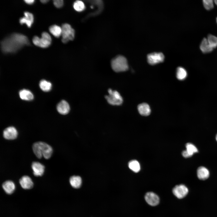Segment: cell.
Returning <instances> with one entry per match:
<instances>
[{"instance_id": "33", "label": "cell", "mask_w": 217, "mask_h": 217, "mask_svg": "<svg viewBox=\"0 0 217 217\" xmlns=\"http://www.w3.org/2000/svg\"><path fill=\"white\" fill-rule=\"evenodd\" d=\"M215 138H216V141H217V134L216 135Z\"/></svg>"}, {"instance_id": "7", "label": "cell", "mask_w": 217, "mask_h": 217, "mask_svg": "<svg viewBox=\"0 0 217 217\" xmlns=\"http://www.w3.org/2000/svg\"><path fill=\"white\" fill-rule=\"evenodd\" d=\"M148 62L150 64L154 65L162 62L164 59V56L162 52H154L147 55Z\"/></svg>"}, {"instance_id": "11", "label": "cell", "mask_w": 217, "mask_h": 217, "mask_svg": "<svg viewBox=\"0 0 217 217\" xmlns=\"http://www.w3.org/2000/svg\"><path fill=\"white\" fill-rule=\"evenodd\" d=\"M24 16L19 19L20 24L22 25L25 24L28 28L31 27L34 21V17L31 13L27 11L24 13Z\"/></svg>"}, {"instance_id": "9", "label": "cell", "mask_w": 217, "mask_h": 217, "mask_svg": "<svg viewBox=\"0 0 217 217\" xmlns=\"http://www.w3.org/2000/svg\"><path fill=\"white\" fill-rule=\"evenodd\" d=\"M17 136V132L14 127L10 126L7 127L3 131L4 137L7 140H14Z\"/></svg>"}, {"instance_id": "26", "label": "cell", "mask_w": 217, "mask_h": 217, "mask_svg": "<svg viewBox=\"0 0 217 217\" xmlns=\"http://www.w3.org/2000/svg\"><path fill=\"white\" fill-rule=\"evenodd\" d=\"M73 7L76 11L78 12L82 11L85 8V6L83 2L79 0L77 1L74 3Z\"/></svg>"}, {"instance_id": "28", "label": "cell", "mask_w": 217, "mask_h": 217, "mask_svg": "<svg viewBox=\"0 0 217 217\" xmlns=\"http://www.w3.org/2000/svg\"><path fill=\"white\" fill-rule=\"evenodd\" d=\"M203 4L204 8L207 10H211L214 7L213 1L212 0H203Z\"/></svg>"}, {"instance_id": "31", "label": "cell", "mask_w": 217, "mask_h": 217, "mask_svg": "<svg viewBox=\"0 0 217 217\" xmlns=\"http://www.w3.org/2000/svg\"><path fill=\"white\" fill-rule=\"evenodd\" d=\"M40 2L43 3H46L49 2V0H41L40 1Z\"/></svg>"}, {"instance_id": "14", "label": "cell", "mask_w": 217, "mask_h": 217, "mask_svg": "<svg viewBox=\"0 0 217 217\" xmlns=\"http://www.w3.org/2000/svg\"><path fill=\"white\" fill-rule=\"evenodd\" d=\"M58 112L60 114L65 115L68 113L70 107L68 102L64 100L60 101L57 106Z\"/></svg>"}, {"instance_id": "21", "label": "cell", "mask_w": 217, "mask_h": 217, "mask_svg": "<svg viewBox=\"0 0 217 217\" xmlns=\"http://www.w3.org/2000/svg\"><path fill=\"white\" fill-rule=\"evenodd\" d=\"M49 29L50 32L55 37L58 38L61 35V27L56 25H51Z\"/></svg>"}, {"instance_id": "5", "label": "cell", "mask_w": 217, "mask_h": 217, "mask_svg": "<svg viewBox=\"0 0 217 217\" xmlns=\"http://www.w3.org/2000/svg\"><path fill=\"white\" fill-rule=\"evenodd\" d=\"M62 29V42L66 43L69 40H73L74 37L75 31L71 25L68 24H64L61 27Z\"/></svg>"}, {"instance_id": "25", "label": "cell", "mask_w": 217, "mask_h": 217, "mask_svg": "<svg viewBox=\"0 0 217 217\" xmlns=\"http://www.w3.org/2000/svg\"><path fill=\"white\" fill-rule=\"evenodd\" d=\"M187 76V72L184 68L181 67H179L177 68L176 77L178 80H183L186 78Z\"/></svg>"}, {"instance_id": "19", "label": "cell", "mask_w": 217, "mask_h": 217, "mask_svg": "<svg viewBox=\"0 0 217 217\" xmlns=\"http://www.w3.org/2000/svg\"><path fill=\"white\" fill-rule=\"evenodd\" d=\"M19 95L20 98L24 100L30 101L33 99L34 97L33 93L30 91L26 89L20 90Z\"/></svg>"}, {"instance_id": "17", "label": "cell", "mask_w": 217, "mask_h": 217, "mask_svg": "<svg viewBox=\"0 0 217 217\" xmlns=\"http://www.w3.org/2000/svg\"><path fill=\"white\" fill-rule=\"evenodd\" d=\"M197 175L200 179L205 180L209 177V172L208 170L206 167L200 166L199 167L197 170Z\"/></svg>"}, {"instance_id": "20", "label": "cell", "mask_w": 217, "mask_h": 217, "mask_svg": "<svg viewBox=\"0 0 217 217\" xmlns=\"http://www.w3.org/2000/svg\"><path fill=\"white\" fill-rule=\"evenodd\" d=\"M200 48L202 52L204 53L210 52L213 49L210 46L207 39L206 38H204L202 41Z\"/></svg>"}, {"instance_id": "30", "label": "cell", "mask_w": 217, "mask_h": 217, "mask_svg": "<svg viewBox=\"0 0 217 217\" xmlns=\"http://www.w3.org/2000/svg\"><path fill=\"white\" fill-rule=\"evenodd\" d=\"M24 1L26 3L29 5H31L33 4L34 3L35 1L34 0H25Z\"/></svg>"}, {"instance_id": "32", "label": "cell", "mask_w": 217, "mask_h": 217, "mask_svg": "<svg viewBox=\"0 0 217 217\" xmlns=\"http://www.w3.org/2000/svg\"><path fill=\"white\" fill-rule=\"evenodd\" d=\"M214 2H215V4L217 5V0H215Z\"/></svg>"}, {"instance_id": "10", "label": "cell", "mask_w": 217, "mask_h": 217, "mask_svg": "<svg viewBox=\"0 0 217 217\" xmlns=\"http://www.w3.org/2000/svg\"><path fill=\"white\" fill-rule=\"evenodd\" d=\"M145 199L149 205L153 206L157 205L159 201L158 195L152 192L147 193L145 195Z\"/></svg>"}, {"instance_id": "34", "label": "cell", "mask_w": 217, "mask_h": 217, "mask_svg": "<svg viewBox=\"0 0 217 217\" xmlns=\"http://www.w3.org/2000/svg\"><path fill=\"white\" fill-rule=\"evenodd\" d=\"M216 21H217V18H216Z\"/></svg>"}, {"instance_id": "22", "label": "cell", "mask_w": 217, "mask_h": 217, "mask_svg": "<svg viewBox=\"0 0 217 217\" xmlns=\"http://www.w3.org/2000/svg\"><path fill=\"white\" fill-rule=\"evenodd\" d=\"M69 181L71 186L76 188L80 187L82 184L81 178L79 176H73L71 177Z\"/></svg>"}, {"instance_id": "18", "label": "cell", "mask_w": 217, "mask_h": 217, "mask_svg": "<svg viewBox=\"0 0 217 217\" xmlns=\"http://www.w3.org/2000/svg\"><path fill=\"white\" fill-rule=\"evenodd\" d=\"M137 108L139 113L143 116H148L150 113V107L147 103L140 104L138 105Z\"/></svg>"}, {"instance_id": "13", "label": "cell", "mask_w": 217, "mask_h": 217, "mask_svg": "<svg viewBox=\"0 0 217 217\" xmlns=\"http://www.w3.org/2000/svg\"><path fill=\"white\" fill-rule=\"evenodd\" d=\"M31 167L33 175L36 176H42L44 172L45 167L42 164L37 162H33Z\"/></svg>"}, {"instance_id": "16", "label": "cell", "mask_w": 217, "mask_h": 217, "mask_svg": "<svg viewBox=\"0 0 217 217\" xmlns=\"http://www.w3.org/2000/svg\"><path fill=\"white\" fill-rule=\"evenodd\" d=\"M2 187L5 192L9 194L12 193L15 188L14 183L10 180L6 181L4 182L2 184Z\"/></svg>"}, {"instance_id": "15", "label": "cell", "mask_w": 217, "mask_h": 217, "mask_svg": "<svg viewBox=\"0 0 217 217\" xmlns=\"http://www.w3.org/2000/svg\"><path fill=\"white\" fill-rule=\"evenodd\" d=\"M19 183L21 187L25 189H30L33 187V185L31 179L27 175L22 176L19 180Z\"/></svg>"}, {"instance_id": "27", "label": "cell", "mask_w": 217, "mask_h": 217, "mask_svg": "<svg viewBox=\"0 0 217 217\" xmlns=\"http://www.w3.org/2000/svg\"><path fill=\"white\" fill-rule=\"evenodd\" d=\"M212 49L217 46V37L211 34L208 35L207 39Z\"/></svg>"}, {"instance_id": "23", "label": "cell", "mask_w": 217, "mask_h": 217, "mask_svg": "<svg viewBox=\"0 0 217 217\" xmlns=\"http://www.w3.org/2000/svg\"><path fill=\"white\" fill-rule=\"evenodd\" d=\"M39 86L41 89L43 91L48 92L51 89L52 85L51 83L45 80L40 81Z\"/></svg>"}, {"instance_id": "4", "label": "cell", "mask_w": 217, "mask_h": 217, "mask_svg": "<svg viewBox=\"0 0 217 217\" xmlns=\"http://www.w3.org/2000/svg\"><path fill=\"white\" fill-rule=\"evenodd\" d=\"M32 42L36 46L42 48H46L50 45L52 38L48 33L44 32L42 33L41 38L37 36H34L32 39Z\"/></svg>"}, {"instance_id": "12", "label": "cell", "mask_w": 217, "mask_h": 217, "mask_svg": "<svg viewBox=\"0 0 217 217\" xmlns=\"http://www.w3.org/2000/svg\"><path fill=\"white\" fill-rule=\"evenodd\" d=\"M186 150H184L182 153L183 156L187 158L191 157L195 153L198 152L197 147L191 143H187L186 145Z\"/></svg>"}, {"instance_id": "1", "label": "cell", "mask_w": 217, "mask_h": 217, "mask_svg": "<svg viewBox=\"0 0 217 217\" xmlns=\"http://www.w3.org/2000/svg\"><path fill=\"white\" fill-rule=\"evenodd\" d=\"M30 42L26 36L22 34L14 33L7 36L1 42V48L5 53H14Z\"/></svg>"}, {"instance_id": "8", "label": "cell", "mask_w": 217, "mask_h": 217, "mask_svg": "<svg viewBox=\"0 0 217 217\" xmlns=\"http://www.w3.org/2000/svg\"><path fill=\"white\" fill-rule=\"evenodd\" d=\"M173 194L178 198L182 199L188 193V190L185 185L181 184L176 186L173 189Z\"/></svg>"}, {"instance_id": "2", "label": "cell", "mask_w": 217, "mask_h": 217, "mask_svg": "<svg viewBox=\"0 0 217 217\" xmlns=\"http://www.w3.org/2000/svg\"><path fill=\"white\" fill-rule=\"evenodd\" d=\"M34 153L39 159L42 156L46 159H49L51 156L53 150L51 146L46 143L42 142H38L34 143L32 146Z\"/></svg>"}, {"instance_id": "6", "label": "cell", "mask_w": 217, "mask_h": 217, "mask_svg": "<svg viewBox=\"0 0 217 217\" xmlns=\"http://www.w3.org/2000/svg\"><path fill=\"white\" fill-rule=\"evenodd\" d=\"M108 92L109 95L105 96V98L109 104L114 105H119L122 104V98L118 91L110 89Z\"/></svg>"}, {"instance_id": "3", "label": "cell", "mask_w": 217, "mask_h": 217, "mask_svg": "<svg viewBox=\"0 0 217 217\" xmlns=\"http://www.w3.org/2000/svg\"><path fill=\"white\" fill-rule=\"evenodd\" d=\"M111 65L113 70L117 72L126 71L128 68L127 60L122 55H118L112 59Z\"/></svg>"}, {"instance_id": "29", "label": "cell", "mask_w": 217, "mask_h": 217, "mask_svg": "<svg viewBox=\"0 0 217 217\" xmlns=\"http://www.w3.org/2000/svg\"><path fill=\"white\" fill-rule=\"evenodd\" d=\"M53 4L57 8H61L63 5V1L62 0H55L53 1Z\"/></svg>"}, {"instance_id": "24", "label": "cell", "mask_w": 217, "mask_h": 217, "mask_svg": "<svg viewBox=\"0 0 217 217\" xmlns=\"http://www.w3.org/2000/svg\"><path fill=\"white\" fill-rule=\"evenodd\" d=\"M128 167L130 169L135 172H138L140 170V163L135 160L131 161L128 163Z\"/></svg>"}]
</instances>
